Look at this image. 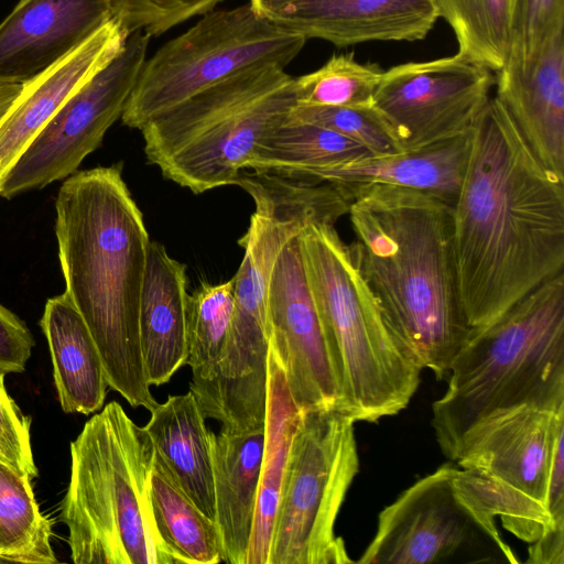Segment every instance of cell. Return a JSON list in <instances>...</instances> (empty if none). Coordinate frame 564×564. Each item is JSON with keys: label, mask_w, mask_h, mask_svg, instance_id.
<instances>
[{"label": "cell", "mask_w": 564, "mask_h": 564, "mask_svg": "<svg viewBox=\"0 0 564 564\" xmlns=\"http://www.w3.org/2000/svg\"><path fill=\"white\" fill-rule=\"evenodd\" d=\"M186 268L150 241L139 310L143 368L150 386L170 381L187 358Z\"/></svg>", "instance_id": "20"}, {"label": "cell", "mask_w": 564, "mask_h": 564, "mask_svg": "<svg viewBox=\"0 0 564 564\" xmlns=\"http://www.w3.org/2000/svg\"><path fill=\"white\" fill-rule=\"evenodd\" d=\"M438 18L452 28L459 56L499 70L511 47L513 0H433Z\"/></svg>", "instance_id": "28"}, {"label": "cell", "mask_w": 564, "mask_h": 564, "mask_svg": "<svg viewBox=\"0 0 564 564\" xmlns=\"http://www.w3.org/2000/svg\"><path fill=\"white\" fill-rule=\"evenodd\" d=\"M457 464L447 463L419 479L378 517L377 531L361 564H432L452 560L488 562V545L518 563L497 528L484 522L454 486Z\"/></svg>", "instance_id": "10"}, {"label": "cell", "mask_w": 564, "mask_h": 564, "mask_svg": "<svg viewBox=\"0 0 564 564\" xmlns=\"http://www.w3.org/2000/svg\"><path fill=\"white\" fill-rule=\"evenodd\" d=\"M561 31H564V0H513L508 59L521 66L530 64Z\"/></svg>", "instance_id": "33"}, {"label": "cell", "mask_w": 564, "mask_h": 564, "mask_svg": "<svg viewBox=\"0 0 564 564\" xmlns=\"http://www.w3.org/2000/svg\"><path fill=\"white\" fill-rule=\"evenodd\" d=\"M446 378L431 425L453 462L468 431L492 414L522 405L564 406V271L471 330Z\"/></svg>", "instance_id": "4"}, {"label": "cell", "mask_w": 564, "mask_h": 564, "mask_svg": "<svg viewBox=\"0 0 564 564\" xmlns=\"http://www.w3.org/2000/svg\"><path fill=\"white\" fill-rule=\"evenodd\" d=\"M115 17L112 0H20L0 23V83L32 79Z\"/></svg>", "instance_id": "15"}, {"label": "cell", "mask_w": 564, "mask_h": 564, "mask_svg": "<svg viewBox=\"0 0 564 564\" xmlns=\"http://www.w3.org/2000/svg\"><path fill=\"white\" fill-rule=\"evenodd\" d=\"M495 73V97L536 160L564 180V31L530 64L508 59Z\"/></svg>", "instance_id": "18"}, {"label": "cell", "mask_w": 564, "mask_h": 564, "mask_svg": "<svg viewBox=\"0 0 564 564\" xmlns=\"http://www.w3.org/2000/svg\"><path fill=\"white\" fill-rule=\"evenodd\" d=\"M235 308L234 278L219 284H204L188 294L187 358L189 386L207 381L221 355Z\"/></svg>", "instance_id": "30"}, {"label": "cell", "mask_w": 564, "mask_h": 564, "mask_svg": "<svg viewBox=\"0 0 564 564\" xmlns=\"http://www.w3.org/2000/svg\"><path fill=\"white\" fill-rule=\"evenodd\" d=\"M528 555L527 563L530 564H563L564 528L550 531L533 542Z\"/></svg>", "instance_id": "38"}, {"label": "cell", "mask_w": 564, "mask_h": 564, "mask_svg": "<svg viewBox=\"0 0 564 564\" xmlns=\"http://www.w3.org/2000/svg\"><path fill=\"white\" fill-rule=\"evenodd\" d=\"M454 486L460 497L487 524L496 527V518L519 539L533 543L544 534L564 528L545 506L474 468L458 466ZM497 528V527H496Z\"/></svg>", "instance_id": "29"}, {"label": "cell", "mask_w": 564, "mask_h": 564, "mask_svg": "<svg viewBox=\"0 0 564 564\" xmlns=\"http://www.w3.org/2000/svg\"><path fill=\"white\" fill-rule=\"evenodd\" d=\"M65 291L99 350L109 387L133 408L158 401L141 355L139 310L149 235L120 165L75 172L55 200Z\"/></svg>", "instance_id": "3"}, {"label": "cell", "mask_w": 564, "mask_h": 564, "mask_svg": "<svg viewBox=\"0 0 564 564\" xmlns=\"http://www.w3.org/2000/svg\"><path fill=\"white\" fill-rule=\"evenodd\" d=\"M22 84L0 83V119L19 95Z\"/></svg>", "instance_id": "39"}, {"label": "cell", "mask_w": 564, "mask_h": 564, "mask_svg": "<svg viewBox=\"0 0 564 564\" xmlns=\"http://www.w3.org/2000/svg\"><path fill=\"white\" fill-rule=\"evenodd\" d=\"M215 523L223 561L245 564L260 484L264 426L247 431L221 429L212 433Z\"/></svg>", "instance_id": "21"}, {"label": "cell", "mask_w": 564, "mask_h": 564, "mask_svg": "<svg viewBox=\"0 0 564 564\" xmlns=\"http://www.w3.org/2000/svg\"><path fill=\"white\" fill-rule=\"evenodd\" d=\"M492 72L458 54L382 72L372 107L402 151L469 132L490 99Z\"/></svg>", "instance_id": "12"}, {"label": "cell", "mask_w": 564, "mask_h": 564, "mask_svg": "<svg viewBox=\"0 0 564 564\" xmlns=\"http://www.w3.org/2000/svg\"><path fill=\"white\" fill-rule=\"evenodd\" d=\"M562 429L564 406L553 410L522 405L506 410L468 431L455 462L545 506L552 452Z\"/></svg>", "instance_id": "14"}, {"label": "cell", "mask_w": 564, "mask_h": 564, "mask_svg": "<svg viewBox=\"0 0 564 564\" xmlns=\"http://www.w3.org/2000/svg\"><path fill=\"white\" fill-rule=\"evenodd\" d=\"M301 410L270 348L264 447L251 541L245 564H267L283 476Z\"/></svg>", "instance_id": "24"}, {"label": "cell", "mask_w": 564, "mask_h": 564, "mask_svg": "<svg viewBox=\"0 0 564 564\" xmlns=\"http://www.w3.org/2000/svg\"><path fill=\"white\" fill-rule=\"evenodd\" d=\"M274 23L338 47L419 41L434 28L433 0H295L268 15Z\"/></svg>", "instance_id": "17"}, {"label": "cell", "mask_w": 564, "mask_h": 564, "mask_svg": "<svg viewBox=\"0 0 564 564\" xmlns=\"http://www.w3.org/2000/svg\"><path fill=\"white\" fill-rule=\"evenodd\" d=\"M300 234L281 249L271 272L270 348L301 411L336 408L337 384L304 270Z\"/></svg>", "instance_id": "13"}, {"label": "cell", "mask_w": 564, "mask_h": 564, "mask_svg": "<svg viewBox=\"0 0 564 564\" xmlns=\"http://www.w3.org/2000/svg\"><path fill=\"white\" fill-rule=\"evenodd\" d=\"M149 40L143 32L130 34L121 52L68 97L11 169L0 197L10 199L77 172L121 118Z\"/></svg>", "instance_id": "11"}, {"label": "cell", "mask_w": 564, "mask_h": 564, "mask_svg": "<svg viewBox=\"0 0 564 564\" xmlns=\"http://www.w3.org/2000/svg\"><path fill=\"white\" fill-rule=\"evenodd\" d=\"M34 344L24 322L0 304V375L23 372Z\"/></svg>", "instance_id": "36"}, {"label": "cell", "mask_w": 564, "mask_h": 564, "mask_svg": "<svg viewBox=\"0 0 564 564\" xmlns=\"http://www.w3.org/2000/svg\"><path fill=\"white\" fill-rule=\"evenodd\" d=\"M288 117L336 131L358 142L371 154L402 152L387 124L372 106L348 108L296 104Z\"/></svg>", "instance_id": "32"}, {"label": "cell", "mask_w": 564, "mask_h": 564, "mask_svg": "<svg viewBox=\"0 0 564 564\" xmlns=\"http://www.w3.org/2000/svg\"><path fill=\"white\" fill-rule=\"evenodd\" d=\"M0 375V462L33 479L39 470L34 462L30 419L25 416L4 387Z\"/></svg>", "instance_id": "35"}, {"label": "cell", "mask_w": 564, "mask_h": 564, "mask_svg": "<svg viewBox=\"0 0 564 564\" xmlns=\"http://www.w3.org/2000/svg\"><path fill=\"white\" fill-rule=\"evenodd\" d=\"M306 41L249 2L212 10L145 59L121 120L140 130L153 118L237 74L270 66L285 69Z\"/></svg>", "instance_id": "8"}, {"label": "cell", "mask_w": 564, "mask_h": 564, "mask_svg": "<svg viewBox=\"0 0 564 564\" xmlns=\"http://www.w3.org/2000/svg\"><path fill=\"white\" fill-rule=\"evenodd\" d=\"M296 101L295 77L284 68L237 74L147 122L140 129L145 156L194 194L236 185L260 141Z\"/></svg>", "instance_id": "7"}, {"label": "cell", "mask_w": 564, "mask_h": 564, "mask_svg": "<svg viewBox=\"0 0 564 564\" xmlns=\"http://www.w3.org/2000/svg\"><path fill=\"white\" fill-rule=\"evenodd\" d=\"M357 265L395 337L437 380L471 334L460 302L452 205L409 187L343 191Z\"/></svg>", "instance_id": "2"}, {"label": "cell", "mask_w": 564, "mask_h": 564, "mask_svg": "<svg viewBox=\"0 0 564 564\" xmlns=\"http://www.w3.org/2000/svg\"><path fill=\"white\" fill-rule=\"evenodd\" d=\"M116 18L130 34L159 36L188 19L203 15L221 0H112Z\"/></svg>", "instance_id": "34"}, {"label": "cell", "mask_w": 564, "mask_h": 564, "mask_svg": "<svg viewBox=\"0 0 564 564\" xmlns=\"http://www.w3.org/2000/svg\"><path fill=\"white\" fill-rule=\"evenodd\" d=\"M153 443L117 401L70 443V478L61 502L76 564H177L150 503Z\"/></svg>", "instance_id": "6"}, {"label": "cell", "mask_w": 564, "mask_h": 564, "mask_svg": "<svg viewBox=\"0 0 564 564\" xmlns=\"http://www.w3.org/2000/svg\"><path fill=\"white\" fill-rule=\"evenodd\" d=\"M300 243L337 384L336 408L355 423L398 414L423 368L392 333L335 223L308 224Z\"/></svg>", "instance_id": "5"}, {"label": "cell", "mask_w": 564, "mask_h": 564, "mask_svg": "<svg viewBox=\"0 0 564 564\" xmlns=\"http://www.w3.org/2000/svg\"><path fill=\"white\" fill-rule=\"evenodd\" d=\"M144 430L155 453L197 508L215 521L212 432L200 404L188 390L170 395L151 411Z\"/></svg>", "instance_id": "23"}, {"label": "cell", "mask_w": 564, "mask_h": 564, "mask_svg": "<svg viewBox=\"0 0 564 564\" xmlns=\"http://www.w3.org/2000/svg\"><path fill=\"white\" fill-rule=\"evenodd\" d=\"M355 422L337 408L301 411L267 564H345L335 522L359 471Z\"/></svg>", "instance_id": "9"}, {"label": "cell", "mask_w": 564, "mask_h": 564, "mask_svg": "<svg viewBox=\"0 0 564 564\" xmlns=\"http://www.w3.org/2000/svg\"><path fill=\"white\" fill-rule=\"evenodd\" d=\"M545 507L555 521H564V429L558 432L552 452Z\"/></svg>", "instance_id": "37"}, {"label": "cell", "mask_w": 564, "mask_h": 564, "mask_svg": "<svg viewBox=\"0 0 564 564\" xmlns=\"http://www.w3.org/2000/svg\"><path fill=\"white\" fill-rule=\"evenodd\" d=\"M149 497L156 529L177 564H216L223 561L215 521L186 496L156 453L150 473Z\"/></svg>", "instance_id": "26"}, {"label": "cell", "mask_w": 564, "mask_h": 564, "mask_svg": "<svg viewBox=\"0 0 564 564\" xmlns=\"http://www.w3.org/2000/svg\"><path fill=\"white\" fill-rule=\"evenodd\" d=\"M369 153L361 144L336 131L286 117L267 132L246 170L297 178L308 171Z\"/></svg>", "instance_id": "25"}, {"label": "cell", "mask_w": 564, "mask_h": 564, "mask_svg": "<svg viewBox=\"0 0 564 564\" xmlns=\"http://www.w3.org/2000/svg\"><path fill=\"white\" fill-rule=\"evenodd\" d=\"M452 219L459 296L471 330L564 269V180L536 160L495 96L471 128Z\"/></svg>", "instance_id": "1"}, {"label": "cell", "mask_w": 564, "mask_h": 564, "mask_svg": "<svg viewBox=\"0 0 564 564\" xmlns=\"http://www.w3.org/2000/svg\"><path fill=\"white\" fill-rule=\"evenodd\" d=\"M128 37L115 17L67 56L22 84L0 119V193L31 142L68 97L121 52Z\"/></svg>", "instance_id": "16"}, {"label": "cell", "mask_w": 564, "mask_h": 564, "mask_svg": "<svg viewBox=\"0 0 564 564\" xmlns=\"http://www.w3.org/2000/svg\"><path fill=\"white\" fill-rule=\"evenodd\" d=\"M382 69L354 54L333 55L316 70L295 77L299 105L364 108L372 106Z\"/></svg>", "instance_id": "31"}, {"label": "cell", "mask_w": 564, "mask_h": 564, "mask_svg": "<svg viewBox=\"0 0 564 564\" xmlns=\"http://www.w3.org/2000/svg\"><path fill=\"white\" fill-rule=\"evenodd\" d=\"M470 132L413 151L369 153L293 180L328 183L341 192L366 184L409 187L431 193L453 206L468 159Z\"/></svg>", "instance_id": "19"}, {"label": "cell", "mask_w": 564, "mask_h": 564, "mask_svg": "<svg viewBox=\"0 0 564 564\" xmlns=\"http://www.w3.org/2000/svg\"><path fill=\"white\" fill-rule=\"evenodd\" d=\"M31 480L0 462V563H57Z\"/></svg>", "instance_id": "27"}, {"label": "cell", "mask_w": 564, "mask_h": 564, "mask_svg": "<svg viewBox=\"0 0 564 564\" xmlns=\"http://www.w3.org/2000/svg\"><path fill=\"white\" fill-rule=\"evenodd\" d=\"M40 326L46 337L59 404L66 413L102 408L109 387L97 345L64 291L47 300Z\"/></svg>", "instance_id": "22"}, {"label": "cell", "mask_w": 564, "mask_h": 564, "mask_svg": "<svg viewBox=\"0 0 564 564\" xmlns=\"http://www.w3.org/2000/svg\"><path fill=\"white\" fill-rule=\"evenodd\" d=\"M295 0H249V3L261 14L268 17L285 4Z\"/></svg>", "instance_id": "40"}]
</instances>
